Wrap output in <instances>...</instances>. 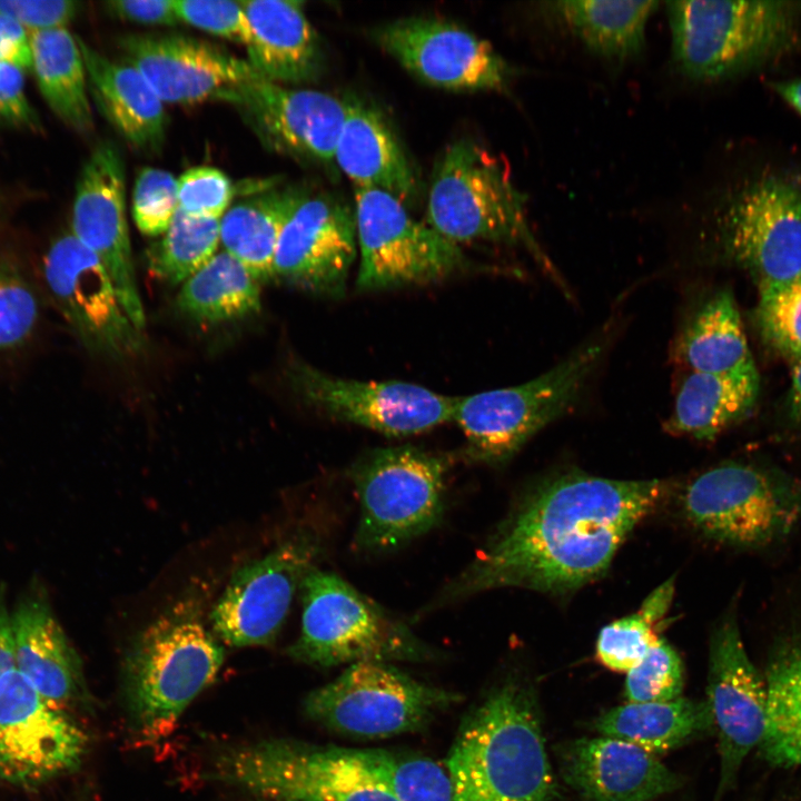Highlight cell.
<instances>
[{"instance_id":"obj_1","label":"cell","mask_w":801,"mask_h":801,"mask_svg":"<svg viewBox=\"0 0 801 801\" xmlns=\"http://www.w3.org/2000/svg\"><path fill=\"white\" fill-rule=\"evenodd\" d=\"M659 479L566 472L523 495L436 604L492 589L566 594L605 574L631 531L661 503Z\"/></svg>"},{"instance_id":"obj_2","label":"cell","mask_w":801,"mask_h":801,"mask_svg":"<svg viewBox=\"0 0 801 801\" xmlns=\"http://www.w3.org/2000/svg\"><path fill=\"white\" fill-rule=\"evenodd\" d=\"M453 801H557L534 686L510 676L464 718L445 765Z\"/></svg>"},{"instance_id":"obj_3","label":"cell","mask_w":801,"mask_h":801,"mask_svg":"<svg viewBox=\"0 0 801 801\" xmlns=\"http://www.w3.org/2000/svg\"><path fill=\"white\" fill-rule=\"evenodd\" d=\"M187 600L139 632L122 664V690L135 734L146 744L167 739L190 702L216 678L225 659L217 636Z\"/></svg>"},{"instance_id":"obj_4","label":"cell","mask_w":801,"mask_h":801,"mask_svg":"<svg viewBox=\"0 0 801 801\" xmlns=\"http://www.w3.org/2000/svg\"><path fill=\"white\" fill-rule=\"evenodd\" d=\"M672 60L695 81L724 80L790 49L801 3L791 1H668Z\"/></svg>"},{"instance_id":"obj_5","label":"cell","mask_w":801,"mask_h":801,"mask_svg":"<svg viewBox=\"0 0 801 801\" xmlns=\"http://www.w3.org/2000/svg\"><path fill=\"white\" fill-rule=\"evenodd\" d=\"M427 221L455 245L485 241L525 248L565 289L530 228L526 196L501 161L472 139L451 144L437 162L428 191Z\"/></svg>"},{"instance_id":"obj_6","label":"cell","mask_w":801,"mask_h":801,"mask_svg":"<svg viewBox=\"0 0 801 801\" xmlns=\"http://www.w3.org/2000/svg\"><path fill=\"white\" fill-rule=\"evenodd\" d=\"M613 334V327H604L528 382L455 397L452 421L465 435V455L488 465L506 463L532 436L573 409Z\"/></svg>"},{"instance_id":"obj_7","label":"cell","mask_w":801,"mask_h":801,"mask_svg":"<svg viewBox=\"0 0 801 801\" xmlns=\"http://www.w3.org/2000/svg\"><path fill=\"white\" fill-rule=\"evenodd\" d=\"M301 629L293 659L328 668L376 661H429L437 652L398 619L334 573L313 567L300 585Z\"/></svg>"},{"instance_id":"obj_8","label":"cell","mask_w":801,"mask_h":801,"mask_svg":"<svg viewBox=\"0 0 801 801\" xmlns=\"http://www.w3.org/2000/svg\"><path fill=\"white\" fill-rule=\"evenodd\" d=\"M681 506L690 525L709 540L765 547L801 522V481L773 468L723 463L686 485Z\"/></svg>"},{"instance_id":"obj_9","label":"cell","mask_w":801,"mask_h":801,"mask_svg":"<svg viewBox=\"0 0 801 801\" xmlns=\"http://www.w3.org/2000/svg\"><path fill=\"white\" fill-rule=\"evenodd\" d=\"M448 463L412 446L362 456L350 469L360 507L357 548L387 552L434 528L444 514Z\"/></svg>"},{"instance_id":"obj_10","label":"cell","mask_w":801,"mask_h":801,"mask_svg":"<svg viewBox=\"0 0 801 801\" xmlns=\"http://www.w3.org/2000/svg\"><path fill=\"white\" fill-rule=\"evenodd\" d=\"M210 777L268 801H396L349 749L290 740L231 748Z\"/></svg>"},{"instance_id":"obj_11","label":"cell","mask_w":801,"mask_h":801,"mask_svg":"<svg viewBox=\"0 0 801 801\" xmlns=\"http://www.w3.org/2000/svg\"><path fill=\"white\" fill-rule=\"evenodd\" d=\"M724 258L755 278L759 289L801 274V176L767 170L733 188L714 217Z\"/></svg>"},{"instance_id":"obj_12","label":"cell","mask_w":801,"mask_h":801,"mask_svg":"<svg viewBox=\"0 0 801 801\" xmlns=\"http://www.w3.org/2000/svg\"><path fill=\"white\" fill-rule=\"evenodd\" d=\"M461 700L459 693L416 680L387 662L366 661L312 691L304 710L330 731L386 738L423 729Z\"/></svg>"},{"instance_id":"obj_13","label":"cell","mask_w":801,"mask_h":801,"mask_svg":"<svg viewBox=\"0 0 801 801\" xmlns=\"http://www.w3.org/2000/svg\"><path fill=\"white\" fill-rule=\"evenodd\" d=\"M359 290L373 291L443 280L468 268L458 245L414 219L393 195L356 188Z\"/></svg>"},{"instance_id":"obj_14","label":"cell","mask_w":801,"mask_h":801,"mask_svg":"<svg viewBox=\"0 0 801 801\" xmlns=\"http://www.w3.org/2000/svg\"><path fill=\"white\" fill-rule=\"evenodd\" d=\"M88 744L70 713L16 668L0 679V781L38 788L80 765Z\"/></svg>"},{"instance_id":"obj_15","label":"cell","mask_w":801,"mask_h":801,"mask_svg":"<svg viewBox=\"0 0 801 801\" xmlns=\"http://www.w3.org/2000/svg\"><path fill=\"white\" fill-rule=\"evenodd\" d=\"M286 382L309 407L388 436H409L451 422L455 397L400 380L362 382L332 376L293 360Z\"/></svg>"},{"instance_id":"obj_16","label":"cell","mask_w":801,"mask_h":801,"mask_svg":"<svg viewBox=\"0 0 801 801\" xmlns=\"http://www.w3.org/2000/svg\"><path fill=\"white\" fill-rule=\"evenodd\" d=\"M708 668L705 700L719 752L713 801H723L735 787L746 756L760 746L768 724L765 681L745 651L734 613L712 632Z\"/></svg>"},{"instance_id":"obj_17","label":"cell","mask_w":801,"mask_h":801,"mask_svg":"<svg viewBox=\"0 0 801 801\" xmlns=\"http://www.w3.org/2000/svg\"><path fill=\"white\" fill-rule=\"evenodd\" d=\"M320 551L318 536L299 533L239 567L210 613L214 634L230 646L271 644Z\"/></svg>"},{"instance_id":"obj_18","label":"cell","mask_w":801,"mask_h":801,"mask_svg":"<svg viewBox=\"0 0 801 801\" xmlns=\"http://www.w3.org/2000/svg\"><path fill=\"white\" fill-rule=\"evenodd\" d=\"M42 269L52 298L87 348L115 360L141 352V330L123 310L108 271L71 233L51 244Z\"/></svg>"},{"instance_id":"obj_19","label":"cell","mask_w":801,"mask_h":801,"mask_svg":"<svg viewBox=\"0 0 801 801\" xmlns=\"http://www.w3.org/2000/svg\"><path fill=\"white\" fill-rule=\"evenodd\" d=\"M374 40L407 71L451 90H501L512 70L490 42L438 18L411 17L376 28Z\"/></svg>"},{"instance_id":"obj_20","label":"cell","mask_w":801,"mask_h":801,"mask_svg":"<svg viewBox=\"0 0 801 801\" xmlns=\"http://www.w3.org/2000/svg\"><path fill=\"white\" fill-rule=\"evenodd\" d=\"M71 235L101 261L123 310L142 332L146 317L126 218L125 166L119 150L110 141L97 145L80 171L72 205Z\"/></svg>"},{"instance_id":"obj_21","label":"cell","mask_w":801,"mask_h":801,"mask_svg":"<svg viewBox=\"0 0 801 801\" xmlns=\"http://www.w3.org/2000/svg\"><path fill=\"white\" fill-rule=\"evenodd\" d=\"M215 100L235 107L269 149L305 160L334 161L346 99L256 77L225 89Z\"/></svg>"},{"instance_id":"obj_22","label":"cell","mask_w":801,"mask_h":801,"mask_svg":"<svg viewBox=\"0 0 801 801\" xmlns=\"http://www.w3.org/2000/svg\"><path fill=\"white\" fill-rule=\"evenodd\" d=\"M357 248L355 212L336 196L309 195L286 224L274 277L327 297L345 293Z\"/></svg>"},{"instance_id":"obj_23","label":"cell","mask_w":801,"mask_h":801,"mask_svg":"<svg viewBox=\"0 0 801 801\" xmlns=\"http://www.w3.org/2000/svg\"><path fill=\"white\" fill-rule=\"evenodd\" d=\"M120 48L164 103H195L260 77L247 60L182 34H129Z\"/></svg>"},{"instance_id":"obj_24","label":"cell","mask_w":801,"mask_h":801,"mask_svg":"<svg viewBox=\"0 0 801 801\" xmlns=\"http://www.w3.org/2000/svg\"><path fill=\"white\" fill-rule=\"evenodd\" d=\"M555 754L561 778L584 801H655L683 785L657 756L614 738L568 740Z\"/></svg>"},{"instance_id":"obj_25","label":"cell","mask_w":801,"mask_h":801,"mask_svg":"<svg viewBox=\"0 0 801 801\" xmlns=\"http://www.w3.org/2000/svg\"><path fill=\"white\" fill-rule=\"evenodd\" d=\"M14 668L49 702L65 709L89 703L80 657L44 596H24L11 614Z\"/></svg>"},{"instance_id":"obj_26","label":"cell","mask_w":801,"mask_h":801,"mask_svg":"<svg viewBox=\"0 0 801 801\" xmlns=\"http://www.w3.org/2000/svg\"><path fill=\"white\" fill-rule=\"evenodd\" d=\"M249 26L246 44L251 68L276 83H301L318 79L325 56L320 40L300 1H241Z\"/></svg>"},{"instance_id":"obj_27","label":"cell","mask_w":801,"mask_h":801,"mask_svg":"<svg viewBox=\"0 0 801 801\" xmlns=\"http://www.w3.org/2000/svg\"><path fill=\"white\" fill-rule=\"evenodd\" d=\"M346 102L334 161L356 188L379 189L409 205L418 184L397 137L377 109L357 99Z\"/></svg>"},{"instance_id":"obj_28","label":"cell","mask_w":801,"mask_h":801,"mask_svg":"<svg viewBox=\"0 0 801 801\" xmlns=\"http://www.w3.org/2000/svg\"><path fill=\"white\" fill-rule=\"evenodd\" d=\"M78 40L89 93L100 113L137 149L160 150L167 127L164 102L134 66L111 60Z\"/></svg>"},{"instance_id":"obj_29","label":"cell","mask_w":801,"mask_h":801,"mask_svg":"<svg viewBox=\"0 0 801 801\" xmlns=\"http://www.w3.org/2000/svg\"><path fill=\"white\" fill-rule=\"evenodd\" d=\"M672 356L688 372L759 376L734 296L726 288L712 294L684 319Z\"/></svg>"},{"instance_id":"obj_30","label":"cell","mask_w":801,"mask_h":801,"mask_svg":"<svg viewBox=\"0 0 801 801\" xmlns=\"http://www.w3.org/2000/svg\"><path fill=\"white\" fill-rule=\"evenodd\" d=\"M659 4L652 0H565L542 2L541 11L590 52L623 63L643 52L646 24Z\"/></svg>"},{"instance_id":"obj_31","label":"cell","mask_w":801,"mask_h":801,"mask_svg":"<svg viewBox=\"0 0 801 801\" xmlns=\"http://www.w3.org/2000/svg\"><path fill=\"white\" fill-rule=\"evenodd\" d=\"M306 188L276 182L228 208L220 219L224 250L237 258L258 281L274 277V258L280 235Z\"/></svg>"},{"instance_id":"obj_32","label":"cell","mask_w":801,"mask_h":801,"mask_svg":"<svg viewBox=\"0 0 801 801\" xmlns=\"http://www.w3.org/2000/svg\"><path fill=\"white\" fill-rule=\"evenodd\" d=\"M594 729L602 736L626 741L655 756L714 734L708 701L684 696L665 702H626L600 714Z\"/></svg>"},{"instance_id":"obj_33","label":"cell","mask_w":801,"mask_h":801,"mask_svg":"<svg viewBox=\"0 0 801 801\" xmlns=\"http://www.w3.org/2000/svg\"><path fill=\"white\" fill-rule=\"evenodd\" d=\"M759 385V376L688 372L664 428L674 435L712 441L751 412Z\"/></svg>"},{"instance_id":"obj_34","label":"cell","mask_w":801,"mask_h":801,"mask_svg":"<svg viewBox=\"0 0 801 801\" xmlns=\"http://www.w3.org/2000/svg\"><path fill=\"white\" fill-rule=\"evenodd\" d=\"M32 67L50 109L79 132L93 127L85 60L78 37L67 28L30 33Z\"/></svg>"},{"instance_id":"obj_35","label":"cell","mask_w":801,"mask_h":801,"mask_svg":"<svg viewBox=\"0 0 801 801\" xmlns=\"http://www.w3.org/2000/svg\"><path fill=\"white\" fill-rule=\"evenodd\" d=\"M764 681L768 724L761 756L773 767L801 768V632L771 651Z\"/></svg>"},{"instance_id":"obj_36","label":"cell","mask_w":801,"mask_h":801,"mask_svg":"<svg viewBox=\"0 0 801 801\" xmlns=\"http://www.w3.org/2000/svg\"><path fill=\"white\" fill-rule=\"evenodd\" d=\"M177 306L200 323L240 319L259 312V281L237 258L219 251L182 283Z\"/></svg>"},{"instance_id":"obj_37","label":"cell","mask_w":801,"mask_h":801,"mask_svg":"<svg viewBox=\"0 0 801 801\" xmlns=\"http://www.w3.org/2000/svg\"><path fill=\"white\" fill-rule=\"evenodd\" d=\"M349 750L396 801H453L446 768L428 756L386 749Z\"/></svg>"},{"instance_id":"obj_38","label":"cell","mask_w":801,"mask_h":801,"mask_svg":"<svg viewBox=\"0 0 801 801\" xmlns=\"http://www.w3.org/2000/svg\"><path fill=\"white\" fill-rule=\"evenodd\" d=\"M220 219L191 217L179 209L159 241L148 250V268L171 285L184 283L215 254Z\"/></svg>"},{"instance_id":"obj_39","label":"cell","mask_w":801,"mask_h":801,"mask_svg":"<svg viewBox=\"0 0 801 801\" xmlns=\"http://www.w3.org/2000/svg\"><path fill=\"white\" fill-rule=\"evenodd\" d=\"M756 317L763 338L775 350L792 363L801 359V274L759 289Z\"/></svg>"},{"instance_id":"obj_40","label":"cell","mask_w":801,"mask_h":801,"mask_svg":"<svg viewBox=\"0 0 801 801\" xmlns=\"http://www.w3.org/2000/svg\"><path fill=\"white\" fill-rule=\"evenodd\" d=\"M684 670L676 651L664 640L626 673V702H665L682 696Z\"/></svg>"},{"instance_id":"obj_41","label":"cell","mask_w":801,"mask_h":801,"mask_svg":"<svg viewBox=\"0 0 801 801\" xmlns=\"http://www.w3.org/2000/svg\"><path fill=\"white\" fill-rule=\"evenodd\" d=\"M656 624L639 611L605 625L597 636L596 659L605 668L626 674L662 640Z\"/></svg>"},{"instance_id":"obj_42","label":"cell","mask_w":801,"mask_h":801,"mask_svg":"<svg viewBox=\"0 0 801 801\" xmlns=\"http://www.w3.org/2000/svg\"><path fill=\"white\" fill-rule=\"evenodd\" d=\"M131 209L142 234L162 235L178 210L177 179L160 168H142L136 178Z\"/></svg>"},{"instance_id":"obj_43","label":"cell","mask_w":801,"mask_h":801,"mask_svg":"<svg viewBox=\"0 0 801 801\" xmlns=\"http://www.w3.org/2000/svg\"><path fill=\"white\" fill-rule=\"evenodd\" d=\"M177 186L178 209L198 218L221 219L235 195L230 178L208 166L186 170L177 179Z\"/></svg>"},{"instance_id":"obj_44","label":"cell","mask_w":801,"mask_h":801,"mask_svg":"<svg viewBox=\"0 0 801 801\" xmlns=\"http://www.w3.org/2000/svg\"><path fill=\"white\" fill-rule=\"evenodd\" d=\"M38 319L37 299L18 273L0 260V350L21 344Z\"/></svg>"},{"instance_id":"obj_45","label":"cell","mask_w":801,"mask_h":801,"mask_svg":"<svg viewBox=\"0 0 801 801\" xmlns=\"http://www.w3.org/2000/svg\"><path fill=\"white\" fill-rule=\"evenodd\" d=\"M179 21L197 29L240 43L249 40V26L241 1L175 0Z\"/></svg>"},{"instance_id":"obj_46","label":"cell","mask_w":801,"mask_h":801,"mask_svg":"<svg viewBox=\"0 0 801 801\" xmlns=\"http://www.w3.org/2000/svg\"><path fill=\"white\" fill-rule=\"evenodd\" d=\"M79 7V2L71 0H0V13L12 18L29 33L67 28Z\"/></svg>"},{"instance_id":"obj_47","label":"cell","mask_w":801,"mask_h":801,"mask_svg":"<svg viewBox=\"0 0 801 801\" xmlns=\"http://www.w3.org/2000/svg\"><path fill=\"white\" fill-rule=\"evenodd\" d=\"M23 71L17 66L0 61V120L38 131L41 123L24 92Z\"/></svg>"},{"instance_id":"obj_48","label":"cell","mask_w":801,"mask_h":801,"mask_svg":"<svg viewBox=\"0 0 801 801\" xmlns=\"http://www.w3.org/2000/svg\"><path fill=\"white\" fill-rule=\"evenodd\" d=\"M113 17L147 26H174L179 22L175 0H112L105 3Z\"/></svg>"},{"instance_id":"obj_49","label":"cell","mask_w":801,"mask_h":801,"mask_svg":"<svg viewBox=\"0 0 801 801\" xmlns=\"http://www.w3.org/2000/svg\"><path fill=\"white\" fill-rule=\"evenodd\" d=\"M0 61L31 69V36L12 18L0 13Z\"/></svg>"},{"instance_id":"obj_50","label":"cell","mask_w":801,"mask_h":801,"mask_svg":"<svg viewBox=\"0 0 801 801\" xmlns=\"http://www.w3.org/2000/svg\"><path fill=\"white\" fill-rule=\"evenodd\" d=\"M14 669V649L11 614L8 611L4 591L0 589V679Z\"/></svg>"},{"instance_id":"obj_51","label":"cell","mask_w":801,"mask_h":801,"mask_svg":"<svg viewBox=\"0 0 801 801\" xmlns=\"http://www.w3.org/2000/svg\"><path fill=\"white\" fill-rule=\"evenodd\" d=\"M674 594V580L671 578L654 590L643 602L640 611L650 620L659 623L668 612Z\"/></svg>"},{"instance_id":"obj_52","label":"cell","mask_w":801,"mask_h":801,"mask_svg":"<svg viewBox=\"0 0 801 801\" xmlns=\"http://www.w3.org/2000/svg\"><path fill=\"white\" fill-rule=\"evenodd\" d=\"M789 407L794 421L801 425V359L793 363Z\"/></svg>"},{"instance_id":"obj_53","label":"cell","mask_w":801,"mask_h":801,"mask_svg":"<svg viewBox=\"0 0 801 801\" xmlns=\"http://www.w3.org/2000/svg\"><path fill=\"white\" fill-rule=\"evenodd\" d=\"M775 91L801 115V78L774 85Z\"/></svg>"}]
</instances>
